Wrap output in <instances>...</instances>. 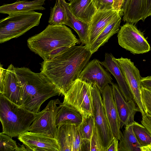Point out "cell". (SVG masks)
<instances>
[{
	"label": "cell",
	"instance_id": "obj_1",
	"mask_svg": "<svg viewBox=\"0 0 151 151\" xmlns=\"http://www.w3.org/2000/svg\"><path fill=\"white\" fill-rule=\"evenodd\" d=\"M92 54L85 46H73L44 61L41 71L64 96L89 62Z\"/></svg>",
	"mask_w": 151,
	"mask_h": 151
},
{
	"label": "cell",
	"instance_id": "obj_2",
	"mask_svg": "<svg viewBox=\"0 0 151 151\" xmlns=\"http://www.w3.org/2000/svg\"><path fill=\"white\" fill-rule=\"evenodd\" d=\"M15 73L23 90L22 106L32 112H39L48 99L61 93L43 73H36L26 67L15 68Z\"/></svg>",
	"mask_w": 151,
	"mask_h": 151
},
{
	"label": "cell",
	"instance_id": "obj_3",
	"mask_svg": "<svg viewBox=\"0 0 151 151\" xmlns=\"http://www.w3.org/2000/svg\"><path fill=\"white\" fill-rule=\"evenodd\" d=\"M79 41L65 25L49 24L42 31L27 40L28 47L44 61L48 60Z\"/></svg>",
	"mask_w": 151,
	"mask_h": 151
},
{
	"label": "cell",
	"instance_id": "obj_4",
	"mask_svg": "<svg viewBox=\"0 0 151 151\" xmlns=\"http://www.w3.org/2000/svg\"><path fill=\"white\" fill-rule=\"evenodd\" d=\"M36 114L12 102L0 94L2 133L12 137H18L28 131Z\"/></svg>",
	"mask_w": 151,
	"mask_h": 151
},
{
	"label": "cell",
	"instance_id": "obj_5",
	"mask_svg": "<svg viewBox=\"0 0 151 151\" xmlns=\"http://www.w3.org/2000/svg\"><path fill=\"white\" fill-rule=\"evenodd\" d=\"M42 14L34 11L10 14L0 20V43L17 38L39 24Z\"/></svg>",
	"mask_w": 151,
	"mask_h": 151
},
{
	"label": "cell",
	"instance_id": "obj_6",
	"mask_svg": "<svg viewBox=\"0 0 151 151\" xmlns=\"http://www.w3.org/2000/svg\"><path fill=\"white\" fill-rule=\"evenodd\" d=\"M92 84L78 78L64 95L62 104L79 112L83 117L93 115Z\"/></svg>",
	"mask_w": 151,
	"mask_h": 151
},
{
	"label": "cell",
	"instance_id": "obj_7",
	"mask_svg": "<svg viewBox=\"0 0 151 151\" xmlns=\"http://www.w3.org/2000/svg\"><path fill=\"white\" fill-rule=\"evenodd\" d=\"M62 103L58 99L50 100L43 110L37 113L28 131L57 139V116Z\"/></svg>",
	"mask_w": 151,
	"mask_h": 151
},
{
	"label": "cell",
	"instance_id": "obj_8",
	"mask_svg": "<svg viewBox=\"0 0 151 151\" xmlns=\"http://www.w3.org/2000/svg\"><path fill=\"white\" fill-rule=\"evenodd\" d=\"M92 93L94 125L101 145L106 151L114 137L106 116L100 91L95 85H92Z\"/></svg>",
	"mask_w": 151,
	"mask_h": 151
},
{
	"label": "cell",
	"instance_id": "obj_9",
	"mask_svg": "<svg viewBox=\"0 0 151 151\" xmlns=\"http://www.w3.org/2000/svg\"><path fill=\"white\" fill-rule=\"evenodd\" d=\"M117 37L120 46L134 54L147 53L151 50L143 33L133 24L127 22L121 26Z\"/></svg>",
	"mask_w": 151,
	"mask_h": 151
},
{
	"label": "cell",
	"instance_id": "obj_10",
	"mask_svg": "<svg viewBox=\"0 0 151 151\" xmlns=\"http://www.w3.org/2000/svg\"><path fill=\"white\" fill-rule=\"evenodd\" d=\"M113 59L118 65L125 77L127 84L142 116L145 113L141 97L140 72L131 60L122 57Z\"/></svg>",
	"mask_w": 151,
	"mask_h": 151
},
{
	"label": "cell",
	"instance_id": "obj_11",
	"mask_svg": "<svg viewBox=\"0 0 151 151\" xmlns=\"http://www.w3.org/2000/svg\"><path fill=\"white\" fill-rule=\"evenodd\" d=\"M11 64L6 69L0 66V94L16 104L22 106L23 90Z\"/></svg>",
	"mask_w": 151,
	"mask_h": 151
},
{
	"label": "cell",
	"instance_id": "obj_12",
	"mask_svg": "<svg viewBox=\"0 0 151 151\" xmlns=\"http://www.w3.org/2000/svg\"><path fill=\"white\" fill-rule=\"evenodd\" d=\"M103 66L99 60L93 59L88 63L78 78L96 85L101 92L106 85L113 83L111 75Z\"/></svg>",
	"mask_w": 151,
	"mask_h": 151
},
{
	"label": "cell",
	"instance_id": "obj_13",
	"mask_svg": "<svg viewBox=\"0 0 151 151\" xmlns=\"http://www.w3.org/2000/svg\"><path fill=\"white\" fill-rule=\"evenodd\" d=\"M111 85L121 129L133 123L136 114L139 111L133 99L126 101L118 86L113 83Z\"/></svg>",
	"mask_w": 151,
	"mask_h": 151
},
{
	"label": "cell",
	"instance_id": "obj_14",
	"mask_svg": "<svg viewBox=\"0 0 151 151\" xmlns=\"http://www.w3.org/2000/svg\"><path fill=\"white\" fill-rule=\"evenodd\" d=\"M108 121L114 137L120 140L122 133L111 86L107 84L101 92Z\"/></svg>",
	"mask_w": 151,
	"mask_h": 151
},
{
	"label": "cell",
	"instance_id": "obj_15",
	"mask_svg": "<svg viewBox=\"0 0 151 151\" xmlns=\"http://www.w3.org/2000/svg\"><path fill=\"white\" fill-rule=\"evenodd\" d=\"M25 146L33 151H60L56 139L28 131L18 137Z\"/></svg>",
	"mask_w": 151,
	"mask_h": 151
},
{
	"label": "cell",
	"instance_id": "obj_16",
	"mask_svg": "<svg viewBox=\"0 0 151 151\" xmlns=\"http://www.w3.org/2000/svg\"><path fill=\"white\" fill-rule=\"evenodd\" d=\"M119 14L121 15L119 12L115 10L96 12L89 23L88 43L87 47L88 49L104 29Z\"/></svg>",
	"mask_w": 151,
	"mask_h": 151
},
{
	"label": "cell",
	"instance_id": "obj_17",
	"mask_svg": "<svg viewBox=\"0 0 151 151\" xmlns=\"http://www.w3.org/2000/svg\"><path fill=\"white\" fill-rule=\"evenodd\" d=\"M151 16V0H130L124 13L123 20L127 22L136 24L143 21Z\"/></svg>",
	"mask_w": 151,
	"mask_h": 151
},
{
	"label": "cell",
	"instance_id": "obj_18",
	"mask_svg": "<svg viewBox=\"0 0 151 151\" xmlns=\"http://www.w3.org/2000/svg\"><path fill=\"white\" fill-rule=\"evenodd\" d=\"M111 53H106L105 59L100 63L114 77L119 88L125 99L127 101L133 99L126 82L124 75L120 67L113 59Z\"/></svg>",
	"mask_w": 151,
	"mask_h": 151
},
{
	"label": "cell",
	"instance_id": "obj_19",
	"mask_svg": "<svg viewBox=\"0 0 151 151\" xmlns=\"http://www.w3.org/2000/svg\"><path fill=\"white\" fill-rule=\"evenodd\" d=\"M68 6L76 17L88 23H90L97 11L93 0H71Z\"/></svg>",
	"mask_w": 151,
	"mask_h": 151
},
{
	"label": "cell",
	"instance_id": "obj_20",
	"mask_svg": "<svg viewBox=\"0 0 151 151\" xmlns=\"http://www.w3.org/2000/svg\"><path fill=\"white\" fill-rule=\"evenodd\" d=\"M64 6L68 18L67 25L70 26L77 33L80 40L87 47L88 43L89 23L83 22L76 17L71 12L68 3L65 0H59Z\"/></svg>",
	"mask_w": 151,
	"mask_h": 151
},
{
	"label": "cell",
	"instance_id": "obj_21",
	"mask_svg": "<svg viewBox=\"0 0 151 151\" xmlns=\"http://www.w3.org/2000/svg\"><path fill=\"white\" fill-rule=\"evenodd\" d=\"M46 0H34L31 1L17 0L11 4L3 5L0 7L1 13L8 14L26 12L36 10H43L45 8L43 6Z\"/></svg>",
	"mask_w": 151,
	"mask_h": 151
},
{
	"label": "cell",
	"instance_id": "obj_22",
	"mask_svg": "<svg viewBox=\"0 0 151 151\" xmlns=\"http://www.w3.org/2000/svg\"><path fill=\"white\" fill-rule=\"evenodd\" d=\"M121 17L119 14L113 19L96 39L89 49L92 54L107 42L114 35L118 32L120 29Z\"/></svg>",
	"mask_w": 151,
	"mask_h": 151
},
{
	"label": "cell",
	"instance_id": "obj_23",
	"mask_svg": "<svg viewBox=\"0 0 151 151\" xmlns=\"http://www.w3.org/2000/svg\"><path fill=\"white\" fill-rule=\"evenodd\" d=\"M56 118L57 127L66 124L79 125L81 123L83 116L78 111L65 104H60Z\"/></svg>",
	"mask_w": 151,
	"mask_h": 151
},
{
	"label": "cell",
	"instance_id": "obj_24",
	"mask_svg": "<svg viewBox=\"0 0 151 151\" xmlns=\"http://www.w3.org/2000/svg\"><path fill=\"white\" fill-rule=\"evenodd\" d=\"M119 140L118 151H141L142 146L133 130V123L125 126Z\"/></svg>",
	"mask_w": 151,
	"mask_h": 151
},
{
	"label": "cell",
	"instance_id": "obj_25",
	"mask_svg": "<svg viewBox=\"0 0 151 151\" xmlns=\"http://www.w3.org/2000/svg\"><path fill=\"white\" fill-rule=\"evenodd\" d=\"M68 18L65 9L59 0H56L54 7L51 9L48 23L50 25H66Z\"/></svg>",
	"mask_w": 151,
	"mask_h": 151
},
{
	"label": "cell",
	"instance_id": "obj_26",
	"mask_svg": "<svg viewBox=\"0 0 151 151\" xmlns=\"http://www.w3.org/2000/svg\"><path fill=\"white\" fill-rule=\"evenodd\" d=\"M70 124H65L58 127L56 139L60 151H72L69 131Z\"/></svg>",
	"mask_w": 151,
	"mask_h": 151
},
{
	"label": "cell",
	"instance_id": "obj_27",
	"mask_svg": "<svg viewBox=\"0 0 151 151\" xmlns=\"http://www.w3.org/2000/svg\"><path fill=\"white\" fill-rule=\"evenodd\" d=\"M94 127L93 116L83 117L81 123L78 126L82 139L90 140L92 136Z\"/></svg>",
	"mask_w": 151,
	"mask_h": 151
},
{
	"label": "cell",
	"instance_id": "obj_28",
	"mask_svg": "<svg viewBox=\"0 0 151 151\" xmlns=\"http://www.w3.org/2000/svg\"><path fill=\"white\" fill-rule=\"evenodd\" d=\"M133 130L141 146L151 143V134L142 124L134 121L133 123Z\"/></svg>",
	"mask_w": 151,
	"mask_h": 151
},
{
	"label": "cell",
	"instance_id": "obj_29",
	"mask_svg": "<svg viewBox=\"0 0 151 151\" xmlns=\"http://www.w3.org/2000/svg\"><path fill=\"white\" fill-rule=\"evenodd\" d=\"M104 151L95 125L90 139H83L81 151Z\"/></svg>",
	"mask_w": 151,
	"mask_h": 151
},
{
	"label": "cell",
	"instance_id": "obj_30",
	"mask_svg": "<svg viewBox=\"0 0 151 151\" xmlns=\"http://www.w3.org/2000/svg\"><path fill=\"white\" fill-rule=\"evenodd\" d=\"M78 126L73 124L69 125V134L72 151H81L83 139Z\"/></svg>",
	"mask_w": 151,
	"mask_h": 151
},
{
	"label": "cell",
	"instance_id": "obj_31",
	"mask_svg": "<svg viewBox=\"0 0 151 151\" xmlns=\"http://www.w3.org/2000/svg\"><path fill=\"white\" fill-rule=\"evenodd\" d=\"M0 137V151H15L18 148L16 141L12 137L1 132Z\"/></svg>",
	"mask_w": 151,
	"mask_h": 151
},
{
	"label": "cell",
	"instance_id": "obj_32",
	"mask_svg": "<svg viewBox=\"0 0 151 151\" xmlns=\"http://www.w3.org/2000/svg\"><path fill=\"white\" fill-rule=\"evenodd\" d=\"M141 97L145 114L151 115V90L141 86Z\"/></svg>",
	"mask_w": 151,
	"mask_h": 151
},
{
	"label": "cell",
	"instance_id": "obj_33",
	"mask_svg": "<svg viewBox=\"0 0 151 151\" xmlns=\"http://www.w3.org/2000/svg\"><path fill=\"white\" fill-rule=\"evenodd\" d=\"M97 11L114 9V0H93Z\"/></svg>",
	"mask_w": 151,
	"mask_h": 151
},
{
	"label": "cell",
	"instance_id": "obj_34",
	"mask_svg": "<svg viewBox=\"0 0 151 151\" xmlns=\"http://www.w3.org/2000/svg\"><path fill=\"white\" fill-rule=\"evenodd\" d=\"M141 122L151 134V115L145 114L142 116Z\"/></svg>",
	"mask_w": 151,
	"mask_h": 151
},
{
	"label": "cell",
	"instance_id": "obj_35",
	"mask_svg": "<svg viewBox=\"0 0 151 151\" xmlns=\"http://www.w3.org/2000/svg\"><path fill=\"white\" fill-rule=\"evenodd\" d=\"M141 86H143L151 90V76L141 77L140 80Z\"/></svg>",
	"mask_w": 151,
	"mask_h": 151
},
{
	"label": "cell",
	"instance_id": "obj_36",
	"mask_svg": "<svg viewBox=\"0 0 151 151\" xmlns=\"http://www.w3.org/2000/svg\"><path fill=\"white\" fill-rule=\"evenodd\" d=\"M118 140L114 137V138L106 151H118L119 142Z\"/></svg>",
	"mask_w": 151,
	"mask_h": 151
},
{
	"label": "cell",
	"instance_id": "obj_37",
	"mask_svg": "<svg viewBox=\"0 0 151 151\" xmlns=\"http://www.w3.org/2000/svg\"><path fill=\"white\" fill-rule=\"evenodd\" d=\"M123 0H114V9L119 12L121 16L124 15L122 8Z\"/></svg>",
	"mask_w": 151,
	"mask_h": 151
},
{
	"label": "cell",
	"instance_id": "obj_38",
	"mask_svg": "<svg viewBox=\"0 0 151 151\" xmlns=\"http://www.w3.org/2000/svg\"><path fill=\"white\" fill-rule=\"evenodd\" d=\"M129 1L130 0H123L122 8V11L123 13H124L127 9Z\"/></svg>",
	"mask_w": 151,
	"mask_h": 151
},
{
	"label": "cell",
	"instance_id": "obj_39",
	"mask_svg": "<svg viewBox=\"0 0 151 151\" xmlns=\"http://www.w3.org/2000/svg\"><path fill=\"white\" fill-rule=\"evenodd\" d=\"M141 151H151V143L140 147Z\"/></svg>",
	"mask_w": 151,
	"mask_h": 151
},
{
	"label": "cell",
	"instance_id": "obj_40",
	"mask_svg": "<svg viewBox=\"0 0 151 151\" xmlns=\"http://www.w3.org/2000/svg\"><path fill=\"white\" fill-rule=\"evenodd\" d=\"M20 147H18L17 149L15 150V151H30V150L28 148H26L25 145L23 144L22 145H20Z\"/></svg>",
	"mask_w": 151,
	"mask_h": 151
},
{
	"label": "cell",
	"instance_id": "obj_41",
	"mask_svg": "<svg viewBox=\"0 0 151 151\" xmlns=\"http://www.w3.org/2000/svg\"><path fill=\"white\" fill-rule=\"evenodd\" d=\"M69 1H70L71 0H68Z\"/></svg>",
	"mask_w": 151,
	"mask_h": 151
}]
</instances>
